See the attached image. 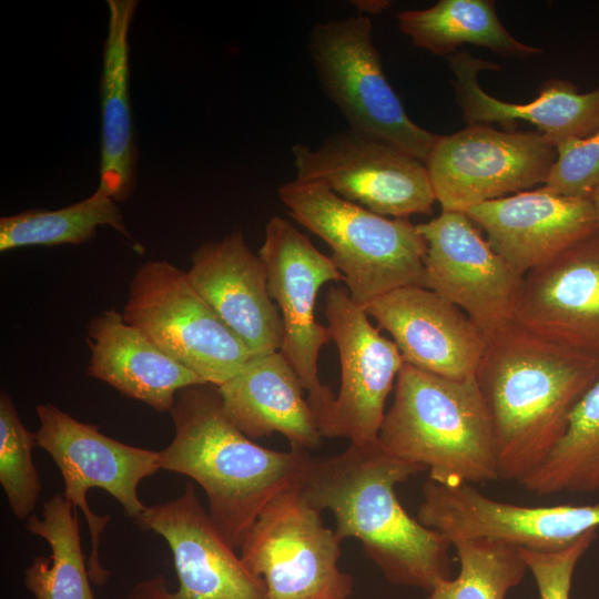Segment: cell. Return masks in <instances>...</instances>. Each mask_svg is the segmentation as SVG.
I'll list each match as a JSON object with an SVG mask.
<instances>
[{
	"label": "cell",
	"instance_id": "21",
	"mask_svg": "<svg viewBox=\"0 0 599 599\" xmlns=\"http://www.w3.org/2000/svg\"><path fill=\"white\" fill-rule=\"evenodd\" d=\"M448 62L455 75L457 103L468 124L498 122L511 130L518 120L527 121L555 148L586 139L599 129V84L581 93L570 81L550 79L541 84L532 101L510 103L491 97L478 81L481 71L498 70V64L468 52H456L448 57Z\"/></svg>",
	"mask_w": 599,
	"mask_h": 599
},
{
	"label": "cell",
	"instance_id": "11",
	"mask_svg": "<svg viewBox=\"0 0 599 599\" xmlns=\"http://www.w3.org/2000/svg\"><path fill=\"white\" fill-rule=\"evenodd\" d=\"M258 256L266 270L270 296L281 312L284 335L280 351L307 392V402L322 432L336 396L318 377V354L332 336L328 327L316 322L315 307L321 287L344 281V276L329 256L280 216L268 220Z\"/></svg>",
	"mask_w": 599,
	"mask_h": 599
},
{
	"label": "cell",
	"instance_id": "18",
	"mask_svg": "<svg viewBox=\"0 0 599 599\" xmlns=\"http://www.w3.org/2000/svg\"><path fill=\"white\" fill-rule=\"evenodd\" d=\"M403 361L451 379L474 377L487 336L459 307L423 286L396 288L364 307Z\"/></svg>",
	"mask_w": 599,
	"mask_h": 599
},
{
	"label": "cell",
	"instance_id": "15",
	"mask_svg": "<svg viewBox=\"0 0 599 599\" xmlns=\"http://www.w3.org/2000/svg\"><path fill=\"white\" fill-rule=\"evenodd\" d=\"M417 519L457 539L491 538L534 551H557L599 528V504L524 506L491 499L470 484L428 479Z\"/></svg>",
	"mask_w": 599,
	"mask_h": 599
},
{
	"label": "cell",
	"instance_id": "33",
	"mask_svg": "<svg viewBox=\"0 0 599 599\" xmlns=\"http://www.w3.org/2000/svg\"><path fill=\"white\" fill-rule=\"evenodd\" d=\"M353 3L355 7L358 8L359 13L362 14L379 13L390 6V2L386 0H363V1H353Z\"/></svg>",
	"mask_w": 599,
	"mask_h": 599
},
{
	"label": "cell",
	"instance_id": "19",
	"mask_svg": "<svg viewBox=\"0 0 599 599\" xmlns=\"http://www.w3.org/2000/svg\"><path fill=\"white\" fill-rule=\"evenodd\" d=\"M190 283L253 356L283 344V323L268 293L265 266L236 229L220 241L202 244L186 272Z\"/></svg>",
	"mask_w": 599,
	"mask_h": 599
},
{
	"label": "cell",
	"instance_id": "23",
	"mask_svg": "<svg viewBox=\"0 0 599 599\" xmlns=\"http://www.w3.org/2000/svg\"><path fill=\"white\" fill-rule=\"evenodd\" d=\"M87 342L91 351L90 376L159 412H171L181 389L206 384L128 324L115 309L103 311L89 322Z\"/></svg>",
	"mask_w": 599,
	"mask_h": 599
},
{
	"label": "cell",
	"instance_id": "10",
	"mask_svg": "<svg viewBox=\"0 0 599 599\" xmlns=\"http://www.w3.org/2000/svg\"><path fill=\"white\" fill-rule=\"evenodd\" d=\"M556 160L557 149L540 132L499 131L477 123L437 135L424 163L443 211L465 213L545 184Z\"/></svg>",
	"mask_w": 599,
	"mask_h": 599
},
{
	"label": "cell",
	"instance_id": "8",
	"mask_svg": "<svg viewBox=\"0 0 599 599\" xmlns=\"http://www.w3.org/2000/svg\"><path fill=\"white\" fill-rule=\"evenodd\" d=\"M296 486L276 495L246 534L240 557L267 599H349L353 578L338 567L341 540Z\"/></svg>",
	"mask_w": 599,
	"mask_h": 599
},
{
	"label": "cell",
	"instance_id": "28",
	"mask_svg": "<svg viewBox=\"0 0 599 599\" xmlns=\"http://www.w3.org/2000/svg\"><path fill=\"white\" fill-rule=\"evenodd\" d=\"M110 195L100 189L89 197L59 210L30 209L0 219V251L24 246L82 244L99 226H110L133 240L123 215Z\"/></svg>",
	"mask_w": 599,
	"mask_h": 599
},
{
	"label": "cell",
	"instance_id": "13",
	"mask_svg": "<svg viewBox=\"0 0 599 599\" xmlns=\"http://www.w3.org/2000/svg\"><path fill=\"white\" fill-rule=\"evenodd\" d=\"M135 522L166 540L179 587L171 592L158 576L138 583L130 599H267L264 581L221 535L193 484L175 499L146 507Z\"/></svg>",
	"mask_w": 599,
	"mask_h": 599
},
{
	"label": "cell",
	"instance_id": "24",
	"mask_svg": "<svg viewBox=\"0 0 599 599\" xmlns=\"http://www.w3.org/2000/svg\"><path fill=\"white\" fill-rule=\"evenodd\" d=\"M108 34L103 44L101 93V163L98 189L114 201L134 190L139 150L130 94L129 31L139 2L108 0Z\"/></svg>",
	"mask_w": 599,
	"mask_h": 599
},
{
	"label": "cell",
	"instance_id": "17",
	"mask_svg": "<svg viewBox=\"0 0 599 599\" xmlns=\"http://www.w3.org/2000/svg\"><path fill=\"white\" fill-rule=\"evenodd\" d=\"M514 323L599 357V230L524 275Z\"/></svg>",
	"mask_w": 599,
	"mask_h": 599
},
{
	"label": "cell",
	"instance_id": "4",
	"mask_svg": "<svg viewBox=\"0 0 599 599\" xmlns=\"http://www.w3.org/2000/svg\"><path fill=\"white\" fill-rule=\"evenodd\" d=\"M378 443L439 484L500 479L491 418L475 376L451 379L404 363Z\"/></svg>",
	"mask_w": 599,
	"mask_h": 599
},
{
	"label": "cell",
	"instance_id": "30",
	"mask_svg": "<svg viewBox=\"0 0 599 599\" xmlns=\"http://www.w3.org/2000/svg\"><path fill=\"white\" fill-rule=\"evenodd\" d=\"M35 446L6 390L0 394V484L18 519L33 515L42 487L32 459Z\"/></svg>",
	"mask_w": 599,
	"mask_h": 599
},
{
	"label": "cell",
	"instance_id": "2",
	"mask_svg": "<svg viewBox=\"0 0 599 599\" xmlns=\"http://www.w3.org/2000/svg\"><path fill=\"white\" fill-rule=\"evenodd\" d=\"M475 378L491 418L499 478L519 483L566 433L599 378V357L510 323L488 337Z\"/></svg>",
	"mask_w": 599,
	"mask_h": 599
},
{
	"label": "cell",
	"instance_id": "6",
	"mask_svg": "<svg viewBox=\"0 0 599 599\" xmlns=\"http://www.w3.org/2000/svg\"><path fill=\"white\" fill-rule=\"evenodd\" d=\"M308 52L324 94L349 130L383 141L425 162L437 135L416 124L383 71L366 14L317 22Z\"/></svg>",
	"mask_w": 599,
	"mask_h": 599
},
{
	"label": "cell",
	"instance_id": "1",
	"mask_svg": "<svg viewBox=\"0 0 599 599\" xmlns=\"http://www.w3.org/2000/svg\"><path fill=\"white\" fill-rule=\"evenodd\" d=\"M426 470L386 451L377 441L312 458L296 487L316 509L332 511L339 540L355 538L364 552L396 586L429 592L451 578L450 540L413 518L396 486Z\"/></svg>",
	"mask_w": 599,
	"mask_h": 599
},
{
	"label": "cell",
	"instance_id": "32",
	"mask_svg": "<svg viewBox=\"0 0 599 599\" xmlns=\"http://www.w3.org/2000/svg\"><path fill=\"white\" fill-rule=\"evenodd\" d=\"M596 538L597 531H590L569 547L550 552L520 548L528 570L536 580L540 599H570L577 564Z\"/></svg>",
	"mask_w": 599,
	"mask_h": 599
},
{
	"label": "cell",
	"instance_id": "25",
	"mask_svg": "<svg viewBox=\"0 0 599 599\" xmlns=\"http://www.w3.org/2000/svg\"><path fill=\"white\" fill-rule=\"evenodd\" d=\"M397 26L416 47L436 55L449 57L465 43L508 58L526 59L541 52L507 31L490 0H439L426 9L400 11Z\"/></svg>",
	"mask_w": 599,
	"mask_h": 599
},
{
	"label": "cell",
	"instance_id": "12",
	"mask_svg": "<svg viewBox=\"0 0 599 599\" xmlns=\"http://www.w3.org/2000/svg\"><path fill=\"white\" fill-rule=\"evenodd\" d=\"M297 180L318 182L376 214L428 215L436 202L426 165L383 141L352 130L326 136L316 148H292Z\"/></svg>",
	"mask_w": 599,
	"mask_h": 599
},
{
	"label": "cell",
	"instance_id": "29",
	"mask_svg": "<svg viewBox=\"0 0 599 599\" xmlns=\"http://www.w3.org/2000/svg\"><path fill=\"white\" fill-rule=\"evenodd\" d=\"M460 570L439 581L427 599H505L528 571L521 550L491 538L457 539L451 542Z\"/></svg>",
	"mask_w": 599,
	"mask_h": 599
},
{
	"label": "cell",
	"instance_id": "27",
	"mask_svg": "<svg viewBox=\"0 0 599 599\" xmlns=\"http://www.w3.org/2000/svg\"><path fill=\"white\" fill-rule=\"evenodd\" d=\"M518 484L539 496L599 490V378L572 408L559 443Z\"/></svg>",
	"mask_w": 599,
	"mask_h": 599
},
{
	"label": "cell",
	"instance_id": "26",
	"mask_svg": "<svg viewBox=\"0 0 599 599\" xmlns=\"http://www.w3.org/2000/svg\"><path fill=\"white\" fill-rule=\"evenodd\" d=\"M26 528L51 548L49 557H34L24 569L23 583L34 599H95L71 501L54 495L43 502L42 518L31 515Z\"/></svg>",
	"mask_w": 599,
	"mask_h": 599
},
{
	"label": "cell",
	"instance_id": "20",
	"mask_svg": "<svg viewBox=\"0 0 599 599\" xmlns=\"http://www.w3.org/2000/svg\"><path fill=\"white\" fill-rule=\"evenodd\" d=\"M465 214L521 275L599 230L589 197L564 196L544 186L475 205Z\"/></svg>",
	"mask_w": 599,
	"mask_h": 599
},
{
	"label": "cell",
	"instance_id": "9",
	"mask_svg": "<svg viewBox=\"0 0 599 599\" xmlns=\"http://www.w3.org/2000/svg\"><path fill=\"white\" fill-rule=\"evenodd\" d=\"M40 422L35 446L44 449L58 466L67 499L85 516L91 551L88 568L91 580L102 586L109 576L100 561L101 536L110 516H97L87 501L88 490L101 488L113 496L134 521L145 506L139 498L140 483L160 469L158 451L123 444L100 433L94 425L79 422L51 404L37 406Z\"/></svg>",
	"mask_w": 599,
	"mask_h": 599
},
{
	"label": "cell",
	"instance_id": "22",
	"mask_svg": "<svg viewBox=\"0 0 599 599\" xmlns=\"http://www.w3.org/2000/svg\"><path fill=\"white\" fill-rule=\"evenodd\" d=\"M217 390L226 415L248 438L280 433L292 448L308 451L321 445L304 387L281 351L252 356Z\"/></svg>",
	"mask_w": 599,
	"mask_h": 599
},
{
	"label": "cell",
	"instance_id": "34",
	"mask_svg": "<svg viewBox=\"0 0 599 599\" xmlns=\"http://www.w3.org/2000/svg\"><path fill=\"white\" fill-rule=\"evenodd\" d=\"M589 199L592 201L597 212H598V215H599V186L596 187L592 193L590 194Z\"/></svg>",
	"mask_w": 599,
	"mask_h": 599
},
{
	"label": "cell",
	"instance_id": "7",
	"mask_svg": "<svg viewBox=\"0 0 599 599\" xmlns=\"http://www.w3.org/2000/svg\"><path fill=\"white\" fill-rule=\"evenodd\" d=\"M124 321L206 384L220 386L253 356L197 294L186 272L148 261L135 272Z\"/></svg>",
	"mask_w": 599,
	"mask_h": 599
},
{
	"label": "cell",
	"instance_id": "14",
	"mask_svg": "<svg viewBox=\"0 0 599 599\" xmlns=\"http://www.w3.org/2000/svg\"><path fill=\"white\" fill-rule=\"evenodd\" d=\"M461 212L417 225L426 241L422 286L465 312L491 336L514 322L522 277Z\"/></svg>",
	"mask_w": 599,
	"mask_h": 599
},
{
	"label": "cell",
	"instance_id": "3",
	"mask_svg": "<svg viewBox=\"0 0 599 599\" xmlns=\"http://www.w3.org/2000/svg\"><path fill=\"white\" fill-rule=\"evenodd\" d=\"M175 435L158 451V467L189 476L204 490L209 515L224 539L240 549L263 508L296 486L307 450L257 445L226 415L217 387L181 389L171 409Z\"/></svg>",
	"mask_w": 599,
	"mask_h": 599
},
{
	"label": "cell",
	"instance_id": "31",
	"mask_svg": "<svg viewBox=\"0 0 599 599\" xmlns=\"http://www.w3.org/2000/svg\"><path fill=\"white\" fill-rule=\"evenodd\" d=\"M557 160L544 187L569 197H589L599 186V129L557 146Z\"/></svg>",
	"mask_w": 599,
	"mask_h": 599
},
{
	"label": "cell",
	"instance_id": "16",
	"mask_svg": "<svg viewBox=\"0 0 599 599\" xmlns=\"http://www.w3.org/2000/svg\"><path fill=\"white\" fill-rule=\"evenodd\" d=\"M325 316L341 362V386L322 437L365 445L378 440L385 403L403 357L395 343L372 325L346 287L326 293Z\"/></svg>",
	"mask_w": 599,
	"mask_h": 599
},
{
	"label": "cell",
	"instance_id": "5",
	"mask_svg": "<svg viewBox=\"0 0 599 599\" xmlns=\"http://www.w3.org/2000/svg\"><path fill=\"white\" fill-rule=\"evenodd\" d=\"M278 197L301 225L332 250L352 300L363 308L404 286H422L427 244L408 219H388L318 182L293 180Z\"/></svg>",
	"mask_w": 599,
	"mask_h": 599
}]
</instances>
